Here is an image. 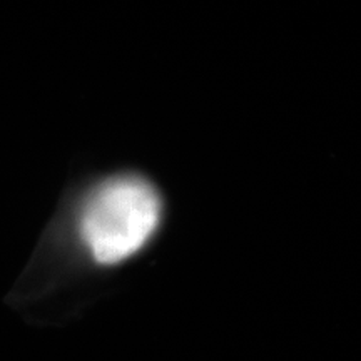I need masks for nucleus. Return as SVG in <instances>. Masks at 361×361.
<instances>
[{
    "instance_id": "nucleus-1",
    "label": "nucleus",
    "mask_w": 361,
    "mask_h": 361,
    "mask_svg": "<svg viewBox=\"0 0 361 361\" xmlns=\"http://www.w3.org/2000/svg\"><path fill=\"white\" fill-rule=\"evenodd\" d=\"M159 218L161 201L151 184L139 178H116L85 200L79 233L97 263L114 264L141 250Z\"/></svg>"
}]
</instances>
